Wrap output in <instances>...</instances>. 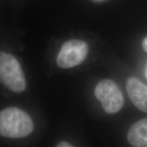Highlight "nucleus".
Returning <instances> with one entry per match:
<instances>
[{"instance_id": "7ed1b4c3", "label": "nucleus", "mask_w": 147, "mask_h": 147, "mask_svg": "<svg viewBox=\"0 0 147 147\" xmlns=\"http://www.w3.org/2000/svg\"><path fill=\"white\" fill-rule=\"evenodd\" d=\"M95 95L108 114L118 113L124 105L122 91L118 84L110 79H104L98 82L95 89Z\"/></svg>"}, {"instance_id": "6e6552de", "label": "nucleus", "mask_w": 147, "mask_h": 147, "mask_svg": "<svg viewBox=\"0 0 147 147\" xmlns=\"http://www.w3.org/2000/svg\"><path fill=\"white\" fill-rule=\"evenodd\" d=\"M142 47L143 50H144L145 52L147 53V36H146V38L143 40L142 43Z\"/></svg>"}, {"instance_id": "f03ea898", "label": "nucleus", "mask_w": 147, "mask_h": 147, "mask_svg": "<svg viewBox=\"0 0 147 147\" xmlns=\"http://www.w3.org/2000/svg\"><path fill=\"white\" fill-rule=\"evenodd\" d=\"M0 82L14 93L26 88V80L22 67L13 55L0 51Z\"/></svg>"}, {"instance_id": "1a4fd4ad", "label": "nucleus", "mask_w": 147, "mask_h": 147, "mask_svg": "<svg viewBox=\"0 0 147 147\" xmlns=\"http://www.w3.org/2000/svg\"><path fill=\"white\" fill-rule=\"evenodd\" d=\"M145 76H146V78L147 79V64L146 66V69H145Z\"/></svg>"}, {"instance_id": "f257e3e1", "label": "nucleus", "mask_w": 147, "mask_h": 147, "mask_svg": "<svg viewBox=\"0 0 147 147\" xmlns=\"http://www.w3.org/2000/svg\"><path fill=\"white\" fill-rule=\"evenodd\" d=\"M34 123L27 113L16 107L0 112V135L10 138H21L32 134Z\"/></svg>"}, {"instance_id": "0eeeda50", "label": "nucleus", "mask_w": 147, "mask_h": 147, "mask_svg": "<svg viewBox=\"0 0 147 147\" xmlns=\"http://www.w3.org/2000/svg\"><path fill=\"white\" fill-rule=\"evenodd\" d=\"M57 147H71L73 146L70 144V143L65 142V141H62V142L59 143V144L57 145Z\"/></svg>"}, {"instance_id": "39448f33", "label": "nucleus", "mask_w": 147, "mask_h": 147, "mask_svg": "<svg viewBox=\"0 0 147 147\" xmlns=\"http://www.w3.org/2000/svg\"><path fill=\"white\" fill-rule=\"evenodd\" d=\"M126 91L134 106L141 111L147 113V86L136 77L129 78L126 82Z\"/></svg>"}, {"instance_id": "20e7f679", "label": "nucleus", "mask_w": 147, "mask_h": 147, "mask_svg": "<svg viewBox=\"0 0 147 147\" xmlns=\"http://www.w3.org/2000/svg\"><path fill=\"white\" fill-rule=\"evenodd\" d=\"M89 47L83 40H70L62 45L57 59L61 68H70L80 65L87 58Z\"/></svg>"}, {"instance_id": "9d476101", "label": "nucleus", "mask_w": 147, "mask_h": 147, "mask_svg": "<svg viewBox=\"0 0 147 147\" xmlns=\"http://www.w3.org/2000/svg\"><path fill=\"white\" fill-rule=\"evenodd\" d=\"M96 1H102V0H96Z\"/></svg>"}, {"instance_id": "423d86ee", "label": "nucleus", "mask_w": 147, "mask_h": 147, "mask_svg": "<svg viewBox=\"0 0 147 147\" xmlns=\"http://www.w3.org/2000/svg\"><path fill=\"white\" fill-rule=\"evenodd\" d=\"M127 140L134 147H147V118L134 123L129 129Z\"/></svg>"}]
</instances>
